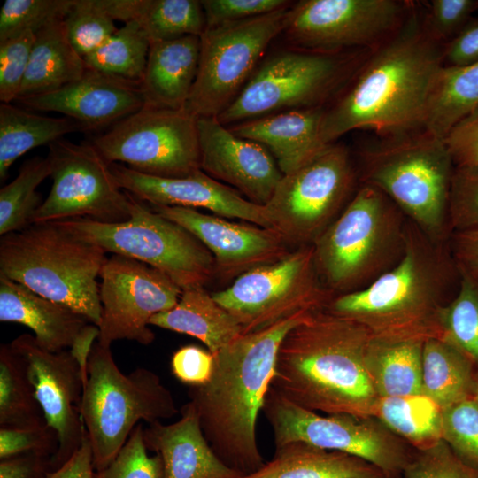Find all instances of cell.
<instances>
[{"instance_id": "1", "label": "cell", "mask_w": 478, "mask_h": 478, "mask_svg": "<svg viewBox=\"0 0 478 478\" xmlns=\"http://www.w3.org/2000/svg\"><path fill=\"white\" fill-rule=\"evenodd\" d=\"M443 49L413 4L399 29L373 50L324 106L322 144L356 129L380 136L423 129L431 87L443 66Z\"/></svg>"}, {"instance_id": "2", "label": "cell", "mask_w": 478, "mask_h": 478, "mask_svg": "<svg viewBox=\"0 0 478 478\" xmlns=\"http://www.w3.org/2000/svg\"><path fill=\"white\" fill-rule=\"evenodd\" d=\"M310 313L242 334L214 354L210 380L189 387V402L205 439L218 458L240 476L257 471L266 462L257 442L258 417L274 375L281 342Z\"/></svg>"}, {"instance_id": "3", "label": "cell", "mask_w": 478, "mask_h": 478, "mask_svg": "<svg viewBox=\"0 0 478 478\" xmlns=\"http://www.w3.org/2000/svg\"><path fill=\"white\" fill-rule=\"evenodd\" d=\"M461 274L449 243L427 235L407 219L398 263L365 289L334 297L325 310L362 326L372 338L422 342L443 338V309Z\"/></svg>"}, {"instance_id": "4", "label": "cell", "mask_w": 478, "mask_h": 478, "mask_svg": "<svg viewBox=\"0 0 478 478\" xmlns=\"http://www.w3.org/2000/svg\"><path fill=\"white\" fill-rule=\"evenodd\" d=\"M370 339L353 320L312 312L281 342L270 387L315 412L373 416L378 396L365 365Z\"/></svg>"}, {"instance_id": "5", "label": "cell", "mask_w": 478, "mask_h": 478, "mask_svg": "<svg viewBox=\"0 0 478 478\" xmlns=\"http://www.w3.org/2000/svg\"><path fill=\"white\" fill-rule=\"evenodd\" d=\"M359 184L377 189L431 239L449 241L454 164L444 143L425 129L382 136L359 151Z\"/></svg>"}, {"instance_id": "6", "label": "cell", "mask_w": 478, "mask_h": 478, "mask_svg": "<svg viewBox=\"0 0 478 478\" xmlns=\"http://www.w3.org/2000/svg\"><path fill=\"white\" fill-rule=\"evenodd\" d=\"M407 218L375 188L359 184L340 215L312 243L315 267L335 297L361 290L401 259Z\"/></svg>"}, {"instance_id": "7", "label": "cell", "mask_w": 478, "mask_h": 478, "mask_svg": "<svg viewBox=\"0 0 478 478\" xmlns=\"http://www.w3.org/2000/svg\"><path fill=\"white\" fill-rule=\"evenodd\" d=\"M106 253L57 221L34 223L1 236L0 275L68 306L99 327L97 277Z\"/></svg>"}, {"instance_id": "8", "label": "cell", "mask_w": 478, "mask_h": 478, "mask_svg": "<svg viewBox=\"0 0 478 478\" xmlns=\"http://www.w3.org/2000/svg\"><path fill=\"white\" fill-rule=\"evenodd\" d=\"M80 412L97 471L113 460L141 420L161 422L180 410L155 372L137 367L122 373L111 347L96 340L88 359Z\"/></svg>"}, {"instance_id": "9", "label": "cell", "mask_w": 478, "mask_h": 478, "mask_svg": "<svg viewBox=\"0 0 478 478\" xmlns=\"http://www.w3.org/2000/svg\"><path fill=\"white\" fill-rule=\"evenodd\" d=\"M128 195L131 206L127 221L104 223L78 218L57 222L106 252L136 259L161 271L181 289L210 282L216 276V269L209 250L186 228Z\"/></svg>"}, {"instance_id": "10", "label": "cell", "mask_w": 478, "mask_h": 478, "mask_svg": "<svg viewBox=\"0 0 478 478\" xmlns=\"http://www.w3.org/2000/svg\"><path fill=\"white\" fill-rule=\"evenodd\" d=\"M358 186L351 152L335 142L283 174L264 207L272 228L289 245H311L340 215Z\"/></svg>"}, {"instance_id": "11", "label": "cell", "mask_w": 478, "mask_h": 478, "mask_svg": "<svg viewBox=\"0 0 478 478\" xmlns=\"http://www.w3.org/2000/svg\"><path fill=\"white\" fill-rule=\"evenodd\" d=\"M345 52L322 54L297 49L260 63L243 90L217 120L226 127L297 109L325 106L356 68Z\"/></svg>"}, {"instance_id": "12", "label": "cell", "mask_w": 478, "mask_h": 478, "mask_svg": "<svg viewBox=\"0 0 478 478\" xmlns=\"http://www.w3.org/2000/svg\"><path fill=\"white\" fill-rule=\"evenodd\" d=\"M263 412L275 448L304 442L358 457L389 478H404L413 448L374 416L320 415L286 399L270 387Z\"/></svg>"}, {"instance_id": "13", "label": "cell", "mask_w": 478, "mask_h": 478, "mask_svg": "<svg viewBox=\"0 0 478 478\" xmlns=\"http://www.w3.org/2000/svg\"><path fill=\"white\" fill-rule=\"evenodd\" d=\"M212 296L236 319L243 334L325 309L335 297L318 275L312 244L297 247L274 263L245 272Z\"/></svg>"}, {"instance_id": "14", "label": "cell", "mask_w": 478, "mask_h": 478, "mask_svg": "<svg viewBox=\"0 0 478 478\" xmlns=\"http://www.w3.org/2000/svg\"><path fill=\"white\" fill-rule=\"evenodd\" d=\"M291 6L262 16L205 28L200 35L197 74L185 110L218 117L243 90L269 44L285 29Z\"/></svg>"}, {"instance_id": "15", "label": "cell", "mask_w": 478, "mask_h": 478, "mask_svg": "<svg viewBox=\"0 0 478 478\" xmlns=\"http://www.w3.org/2000/svg\"><path fill=\"white\" fill-rule=\"evenodd\" d=\"M90 143L108 163L150 176L183 178L201 169L197 118L185 109L143 106Z\"/></svg>"}, {"instance_id": "16", "label": "cell", "mask_w": 478, "mask_h": 478, "mask_svg": "<svg viewBox=\"0 0 478 478\" xmlns=\"http://www.w3.org/2000/svg\"><path fill=\"white\" fill-rule=\"evenodd\" d=\"M412 5L398 0H302L291 5L281 35L289 48L315 53L374 50L399 29Z\"/></svg>"}, {"instance_id": "17", "label": "cell", "mask_w": 478, "mask_h": 478, "mask_svg": "<svg viewBox=\"0 0 478 478\" xmlns=\"http://www.w3.org/2000/svg\"><path fill=\"white\" fill-rule=\"evenodd\" d=\"M49 146L52 186L32 224L87 218L120 223L130 218L131 201L108 163L91 143L57 140Z\"/></svg>"}, {"instance_id": "18", "label": "cell", "mask_w": 478, "mask_h": 478, "mask_svg": "<svg viewBox=\"0 0 478 478\" xmlns=\"http://www.w3.org/2000/svg\"><path fill=\"white\" fill-rule=\"evenodd\" d=\"M100 277L102 306L98 342L111 347L119 340L150 344V319L173 308L182 289L161 271L136 259L112 254Z\"/></svg>"}, {"instance_id": "19", "label": "cell", "mask_w": 478, "mask_h": 478, "mask_svg": "<svg viewBox=\"0 0 478 478\" xmlns=\"http://www.w3.org/2000/svg\"><path fill=\"white\" fill-rule=\"evenodd\" d=\"M9 344L23 364L47 425L58 435V450L51 459L54 470L79 449L84 437L80 412L84 388L81 371L69 349L47 351L29 334L19 335Z\"/></svg>"}, {"instance_id": "20", "label": "cell", "mask_w": 478, "mask_h": 478, "mask_svg": "<svg viewBox=\"0 0 478 478\" xmlns=\"http://www.w3.org/2000/svg\"><path fill=\"white\" fill-rule=\"evenodd\" d=\"M163 217L193 234L212 253L216 275L237 278L245 272L274 263L291 251L276 231L251 223H235L196 209L150 205Z\"/></svg>"}, {"instance_id": "21", "label": "cell", "mask_w": 478, "mask_h": 478, "mask_svg": "<svg viewBox=\"0 0 478 478\" xmlns=\"http://www.w3.org/2000/svg\"><path fill=\"white\" fill-rule=\"evenodd\" d=\"M110 168L123 190L150 205L202 208L220 217L240 219L273 229L264 206L249 201L201 169L183 178H162L135 172L119 163H110Z\"/></svg>"}, {"instance_id": "22", "label": "cell", "mask_w": 478, "mask_h": 478, "mask_svg": "<svg viewBox=\"0 0 478 478\" xmlns=\"http://www.w3.org/2000/svg\"><path fill=\"white\" fill-rule=\"evenodd\" d=\"M197 128L201 170L264 206L283 175L269 150L235 135L216 117L197 118Z\"/></svg>"}, {"instance_id": "23", "label": "cell", "mask_w": 478, "mask_h": 478, "mask_svg": "<svg viewBox=\"0 0 478 478\" xmlns=\"http://www.w3.org/2000/svg\"><path fill=\"white\" fill-rule=\"evenodd\" d=\"M16 101L31 110L61 113L80 124L83 132L110 128L145 104L141 82L89 67L58 90Z\"/></svg>"}, {"instance_id": "24", "label": "cell", "mask_w": 478, "mask_h": 478, "mask_svg": "<svg viewBox=\"0 0 478 478\" xmlns=\"http://www.w3.org/2000/svg\"><path fill=\"white\" fill-rule=\"evenodd\" d=\"M173 423L156 422L144 428L148 451L158 454L164 478H238L214 453L201 429L197 414L188 402Z\"/></svg>"}, {"instance_id": "25", "label": "cell", "mask_w": 478, "mask_h": 478, "mask_svg": "<svg viewBox=\"0 0 478 478\" xmlns=\"http://www.w3.org/2000/svg\"><path fill=\"white\" fill-rule=\"evenodd\" d=\"M324 106L277 112L227 127L235 135L266 147L282 174L289 173L324 146L320 137Z\"/></svg>"}, {"instance_id": "26", "label": "cell", "mask_w": 478, "mask_h": 478, "mask_svg": "<svg viewBox=\"0 0 478 478\" xmlns=\"http://www.w3.org/2000/svg\"><path fill=\"white\" fill-rule=\"evenodd\" d=\"M0 321L28 327L38 343L52 352L70 349L80 331L90 323L68 306L4 275H0Z\"/></svg>"}, {"instance_id": "27", "label": "cell", "mask_w": 478, "mask_h": 478, "mask_svg": "<svg viewBox=\"0 0 478 478\" xmlns=\"http://www.w3.org/2000/svg\"><path fill=\"white\" fill-rule=\"evenodd\" d=\"M200 36L150 42L141 81L144 106L184 109L198 70Z\"/></svg>"}, {"instance_id": "28", "label": "cell", "mask_w": 478, "mask_h": 478, "mask_svg": "<svg viewBox=\"0 0 478 478\" xmlns=\"http://www.w3.org/2000/svg\"><path fill=\"white\" fill-rule=\"evenodd\" d=\"M238 478H389L358 457L304 442L275 448L274 457L257 471Z\"/></svg>"}, {"instance_id": "29", "label": "cell", "mask_w": 478, "mask_h": 478, "mask_svg": "<svg viewBox=\"0 0 478 478\" xmlns=\"http://www.w3.org/2000/svg\"><path fill=\"white\" fill-rule=\"evenodd\" d=\"M150 325L196 337L213 355L243 334L240 323L204 286L182 289L178 303L154 315Z\"/></svg>"}, {"instance_id": "30", "label": "cell", "mask_w": 478, "mask_h": 478, "mask_svg": "<svg viewBox=\"0 0 478 478\" xmlns=\"http://www.w3.org/2000/svg\"><path fill=\"white\" fill-rule=\"evenodd\" d=\"M99 4L114 21L136 23L150 42L200 36L206 28L197 0H99Z\"/></svg>"}, {"instance_id": "31", "label": "cell", "mask_w": 478, "mask_h": 478, "mask_svg": "<svg viewBox=\"0 0 478 478\" xmlns=\"http://www.w3.org/2000/svg\"><path fill=\"white\" fill-rule=\"evenodd\" d=\"M87 68L69 42L64 22L54 23L35 34L17 99L58 90L81 78Z\"/></svg>"}, {"instance_id": "32", "label": "cell", "mask_w": 478, "mask_h": 478, "mask_svg": "<svg viewBox=\"0 0 478 478\" xmlns=\"http://www.w3.org/2000/svg\"><path fill=\"white\" fill-rule=\"evenodd\" d=\"M422 342L370 339L366 370L378 397L422 393Z\"/></svg>"}, {"instance_id": "33", "label": "cell", "mask_w": 478, "mask_h": 478, "mask_svg": "<svg viewBox=\"0 0 478 478\" xmlns=\"http://www.w3.org/2000/svg\"><path fill=\"white\" fill-rule=\"evenodd\" d=\"M476 375L470 359L447 339L423 343L422 393L442 409L472 397Z\"/></svg>"}, {"instance_id": "34", "label": "cell", "mask_w": 478, "mask_h": 478, "mask_svg": "<svg viewBox=\"0 0 478 478\" xmlns=\"http://www.w3.org/2000/svg\"><path fill=\"white\" fill-rule=\"evenodd\" d=\"M73 132L83 129L70 118L42 116L1 103L0 180L6 178L12 165L28 150L49 145Z\"/></svg>"}, {"instance_id": "35", "label": "cell", "mask_w": 478, "mask_h": 478, "mask_svg": "<svg viewBox=\"0 0 478 478\" xmlns=\"http://www.w3.org/2000/svg\"><path fill=\"white\" fill-rule=\"evenodd\" d=\"M478 107V61L443 66L428 96L423 129L444 140L451 129Z\"/></svg>"}, {"instance_id": "36", "label": "cell", "mask_w": 478, "mask_h": 478, "mask_svg": "<svg viewBox=\"0 0 478 478\" xmlns=\"http://www.w3.org/2000/svg\"><path fill=\"white\" fill-rule=\"evenodd\" d=\"M373 416L416 450L443 439V409L423 393L378 397Z\"/></svg>"}, {"instance_id": "37", "label": "cell", "mask_w": 478, "mask_h": 478, "mask_svg": "<svg viewBox=\"0 0 478 478\" xmlns=\"http://www.w3.org/2000/svg\"><path fill=\"white\" fill-rule=\"evenodd\" d=\"M47 425L23 364L10 344L0 347V428Z\"/></svg>"}, {"instance_id": "38", "label": "cell", "mask_w": 478, "mask_h": 478, "mask_svg": "<svg viewBox=\"0 0 478 478\" xmlns=\"http://www.w3.org/2000/svg\"><path fill=\"white\" fill-rule=\"evenodd\" d=\"M51 173L49 158L35 157L26 161L17 177L0 189V235L20 231L32 224L42 204L36 188Z\"/></svg>"}, {"instance_id": "39", "label": "cell", "mask_w": 478, "mask_h": 478, "mask_svg": "<svg viewBox=\"0 0 478 478\" xmlns=\"http://www.w3.org/2000/svg\"><path fill=\"white\" fill-rule=\"evenodd\" d=\"M150 42L140 27L130 22L119 28L102 46L84 58L88 67L141 82Z\"/></svg>"}, {"instance_id": "40", "label": "cell", "mask_w": 478, "mask_h": 478, "mask_svg": "<svg viewBox=\"0 0 478 478\" xmlns=\"http://www.w3.org/2000/svg\"><path fill=\"white\" fill-rule=\"evenodd\" d=\"M442 325L443 338L464 353L478 373V278L461 274L459 289L443 311Z\"/></svg>"}, {"instance_id": "41", "label": "cell", "mask_w": 478, "mask_h": 478, "mask_svg": "<svg viewBox=\"0 0 478 478\" xmlns=\"http://www.w3.org/2000/svg\"><path fill=\"white\" fill-rule=\"evenodd\" d=\"M75 0H6L0 10V42L63 21Z\"/></svg>"}, {"instance_id": "42", "label": "cell", "mask_w": 478, "mask_h": 478, "mask_svg": "<svg viewBox=\"0 0 478 478\" xmlns=\"http://www.w3.org/2000/svg\"><path fill=\"white\" fill-rule=\"evenodd\" d=\"M63 22L69 42L83 58L119 29L98 0H75Z\"/></svg>"}, {"instance_id": "43", "label": "cell", "mask_w": 478, "mask_h": 478, "mask_svg": "<svg viewBox=\"0 0 478 478\" xmlns=\"http://www.w3.org/2000/svg\"><path fill=\"white\" fill-rule=\"evenodd\" d=\"M442 437L464 463L478 470V404L473 397L443 409Z\"/></svg>"}, {"instance_id": "44", "label": "cell", "mask_w": 478, "mask_h": 478, "mask_svg": "<svg viewBox=\"0 0 478 478\" xmlns=\"http://www.w3.org/2000/svg\"><path fill=\"white\" fill-rule=\"evenodd\" d=\"M143 431L139 423L113 460L95 471L94 478H164L162 459L158 454H148Z\"/></svg>"}, {"instance_id": "45", "label": "cell", "mask_w": 478, "mask_h": 478, "mask_svg": "<svg viewBox=\"0 0 478 478\" xmlns=\"http://www.w3.org/2000/svg\"><path fill=\"white\" fill-rule=\"evenodd\" d=\"M404 478H478V470L464 463L441 439L427 449L413 450Z\"/></svg>"}, {"instance_id": "46", "label": "cell", "mask_w": 478, "mask_h": 478, "mask_svg": "<svg viewBox=\"0 0 478 478\" xmlns=\"http://www.w3.org/2000/svg\"><path fill=\"white\" fill-rule=\"evenodd\" d=\"M449 220L451 233L478 229V165L454 167L449 196Z\"/></svg>"}, {"instance_id": "47", "label": "cell", "mask_w": 478, "mask_h": 478, "mask_svg": "<svg viewBox=\"0 0 478 478\" xmlns=\"http://www.w3.org/2000/svg\"><path fill=\"white\" fill-rule=\"evenodd\" d=\"M35 34L31 31L0 42V101H16L24 80Z\"/></svg>"}, {"instance_id": "48", "label": "cell", "mask_w": 478, "mask_h": 478, "mask_svg": "<svg viewBox=\"0 0 478 478\" xmlns=\"http://www.w3.org/2000/svg\"><path fill=\"white\" fill-rule=\"evenodd\" d=\"M424 19L429 33L444 45L454 38L478 10V0H431Z\"/></svg>"}, {"instance_id": "49", "label": "cell", "mask_w": 478, "mask_h": 478, "mask_svg": "<svg viewBox=\"0 0 478 478\" xmlns=\"http://www.w3.org/2000/svg\"><path fill=\"white\" fill-rule=\"evenodd\" d=\"M287 0H203L206 28L268 14L291 6Z\"/></svg>"}, {"instance_id": "50", "label": "cell", "mask_w": 478, "mask_h": 478, "mask_svg": "<svg viewBox=\"0 0 478 478\" xmlns=\"http://www.w3.org/2000/svg\"><path fill=\"white\" fill-rule=\"evenodd\" d=\"M58 446V435L48 425L33 428H0V459L29 452L53 457Z\"/></svg>"}, {"instance_id": "51", "label": "cell", "mask_w": 478, "mask_h": 478, "mask_svg": "<svg viewBox=\"0 0 478 478\" xmlns=\"http://www.w3.org/2000/svg\"><path fill=\"white\" fill-rule=\"evenodd\" d=\"M213 364L212 352L193 344L179 348L171 358L173 374L189 387L205 384L212 376Z\"/></svg>"}, {"instance_id": "52", "label": "cell", "mask_w": 478, "mask_h": 478, "mask_svg": "<svg viewBox=\"0 0 478 478\" xmlns=\"http://www.w3.org/2000/svg\"><path fill=\"white\" fill-rule=\"evenodd\" d=\"M444 143L455 166L478 165V107L451 129Z\"/></svg>"}, {"instance_id": "53", "label": "cell", "mask_w": 478, "mask_h": 478, "mask_svg": "<svg viewBox=\"0 0 478 478\" xmlns=\"http://www.w3.org/2000/svg\"><path fill=\"white\" fill-rule=\"evenodd\" d=\"M443 66H461L478 61V19H471L463 29L443 45Z\"/></svg>"}, {"instance_id": "54", "label": "cell", "mask_w": 478, "mask_h": 478, "mask_svg": "<svg viewBox=\"0 0 478 478\" xmlns=\"http://www.w3.org/2000/svg\"><path fill=\"white\" fill-rule=\"evenodd\" d=\"M51 459L34 452L0 459V478H43L53 470Z\"/></svg>"}, {"instance_id": "55", "label": "cell", "mask_w": 478, "mask_h": 478, "mask_svg": "<svg viewBox=\"0 0 478 478\" xmlns=\"http://www.w3.org/2000/svg\"><path fill=\"white\" fill-rule=\"evenodd\" d=\"M448 243L459 272L478 278V229L454 231Z\"/></svg>"}, {"instance_id": "56", "label": "cell", "mask_w": 478, "mask_h": 478, "mask_svg": "<svg viewBox=\"0 0 478 478\" xmlns=\"http://www.w3.org/2000/svg\"><path fill=\"white\" fill-rule=\"evenodd\" d=\"M93 452L85 431L79 449L59 467L43 478H94Z\"/></svg>"}, {"instance_id": "57", "label": "cell", "mask_w": 478, "mask_h": 478, "mask_svg": "<svg viewBox=\"0 0 478 478\" xmlns=\"http://www.w3.org/2000/svg\"><path fill=\"white\" fill-rule=\"evenodd\" d=\"M99 335V327L90 322L80 331L69 349L80 366L83 382L87 378L88 359L96 340H98Z\"/></svg>"}, {"instance_id": "58", "label": "cell", "mask_w": 478, "mask_h": 478, "mask_svg": "<svg viewBox=\"0 0 478 478\" xmlns=\"http://www.w3.org/2000/svg\"><path fill=\"white\" fill-rule=\"evenodd\" d=\"M478 404V373H477V375H476V380H475V383H474V390H473V397H472Z\"/></svg>"}]
</instances>
